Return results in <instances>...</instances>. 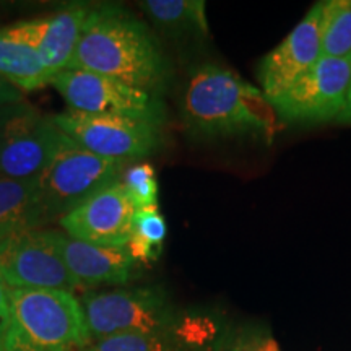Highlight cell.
I'll return each instance as SVG.
<instances>
[{"instance_id":"obj_5","label":"cell","mask_w":351,"mask_h":351,"mask_svg":"<svg viewBox=\"0 0 351 351\" xmlns=\"http://www.w3.org/2000/svg\"><path fill=\"white\" fill-rule=\"evenodd\" d=\"M91 341L122 333L168 330L178 322L168 293L160 287L116 288L80 298Z\"/></svg>"},{"instance_id":"obj_25","label":"cell","mask_w":351,"mask_h":351,"mask_svg":"<svg viewBox=\"0 0 351 351\" xmlns=\"http://www.w3.org/2000/svg\"><path fill=\"white\" fill-rule=\"evenodd\" d=\"M339 122H346V124H351V98H350L348 108H346L345 112L341 114V117L339 119Z\"/></svg>"},{"instance_id":"obj_23","label":"cell","mask_w":351,"mask_h":351,"mask_svg":"<svg viewBox=\"0 0 351 351\" xmlns=\"http://www.w3.org/2000/svg\"><path fill=\"white\" fill-rule=\"evenodd\" d=\"M10 322V307H8V287L0 278V351H5V337Z\"/></svg>"},{"instance_id":"obj_18","label":"cell","mask_w":351,"mask_h":351,"mask_svg":"<svg viewBox=\"0 0 351 351\" xmlns=\"http://www.w3.org/2000/svg\"><path fill=\"white\" fill-rule=\"evenodd\" d=\"M34 189L36 179L0 176V241L34 230Z\"/></svg>"},{"instance_id":"obj_14","label":"cell","mask_w":351,"mask_h":351,"mask_svg":"<svg viewBox=\"0 0 351 351\" xmlns=\"http://www.w3.org/2000/svg\"><path fill=\"white\" fill-rule=\"evenodd\" d=\"M64 261L82 291L99 287H124L130 282L137 262L127 247H106L70 238L57 230Z\"/></svg>"},{"instance_id":"obj_8","label":"cell","mask_w":351,"mask_h":351,"mask_svg":"<svg viewBox=\"0 0 351 351\" xmlns=\"http://www.w3.org/2000/svg\"><path fill=\"white\" fill-rule=\"evenodd\" d=\"M0 278L13 289L82 291L64 261L57 230H26L0 241Z\"/></svg>"},{"instance_id":"obj_9","label":"cell","mask_w":351,"mask_h":351,"mask_svg":"<svg viewBox=\"0 0 351 351\" xmlns=\"http://www.w3.org/2000/svg\"><path fill=\"white\" fill-rule=\"evenodd\" d=\"M350 98L351 60L320 57L309 72L270 103L280 121L315 124L339 121Z\"/></svg>"},{"instance_id":"obj_17","label":"cell","mask_w":351,"mask_h":351,"mask_svg":"<svg viewBox=\"0 0 351 351\" xmlns=\"http://www.w3.org/2000/svg\"><path fill=\"white\" fill-rule=\"evenodd\" d=\"M140 8L168 33L207 38L210 26L204 0H145Z\"/></svg>"},{"instance_id":"obj_24","label":"cell","mask_w":351,"mask_h":351,"mask_svg":"<svg viewBox=\"0 0 351 351\" xmlns=\"http://www.w3.org/2000/svg\"><path fill=\"white\" fill-rule=\"evenodd\" d=\"M25 93H21L19 88H15L10 83L0 78V109H7L15 104L23 103Z\"/></svg>"},{"instance_id":"obj_7","label":"cell","mask_w":351,"mask_h":351,"mask_svg":"<svg viewBox=\"0 0 351 351\" xmlns=\"http://www.w3.org/2000/svg\"><path fill=\"white\" fill-rule=\"evenodd\" d=\"M54 122L73 143L101 158L116 161L142 160L160 145V121L130 116H93L65 111Z\"/></svg>"},{"instance_id":"obj_20","label":"cell","mask_w":351,"mask_h":351,"mask_svg":"<svg viewBox=\"0 0 351 351\" xmlns=\"http://www.w3.org/2000/svg\"><path fill=\"white\" fill-rule=\"evenodd\" d=\"M322 57L351 60V0L327 2Z\"/></svg>"},{"instance_id":"obj_22","label":"cell","mask_w":351,"mask_h":351,"mask_svg":"<svg viewBox=\"0 0 351 351\" xmlns=\"http://www.w3.org/2000/svg\"><path fill=\"white\" fill-rule=\"evenodd\" d=\"M231 351H280V348L267 333H249L241 337Z\"/></svg>"},{"instance_id":"obj_2","label":"cell","mask_w":351,"mask_h":351,"mask_svg":"<svg viewBox=\"0 0 351 351\" xmlns=\"http://www.w3.org/2000/svg\"><path fill=\"white\" fill-rule=\"evenodd\" d=\"M181 116L189 134L200 138L254 135L271 140L280 121L261 88L217 64L192 70L182 93Z\"/></svg>"},{"instance_id":"obj_26","label":"cell","mask_w":351,"mask_h":351,"mask_svg":"<svg viewBox=\"0 0 351 351\" xmlns=\"http://www.w3.org/2000/svg\"><path fill=\"white\" fill-rule=\"evenodd\" d=\"M12 108V106H10ZM10 108H7V109H0V125H2V122H3V117H5V114H7V111Z\"/></svg>"},{"instance_id":"obj_4","label":"cell","mask_w":351,"mask_h":351,"mask_svg":"<svg viewBox=\"0 0 351 351\" xmlns=\"http://www.w3.org/2000/svg\"><path fill=\"white\" fill-rule=\"evenodd\" d=\"M124 161L108 160L70 143L36 178L34 230L47 228L101 189L121 181Z\"/></svg>"},{"instance_id":"obj_10","label":"cell","mask_w":351,"mask_h":351,"mask_svg":"<svg viewBox=\"0 0 351 351\" xmlns=\"http://www.w3.org/2000/svg\"><path fill=\"white\" fill-rule=\"evenodd\" d=\"M51 85L62 96L69 111L152 121H160L161 117L160 101L155 95L88 70H64L52 78Z\"/></svg>"},{"instance_id":"obj_3","label":"cell","mask_w":351,"mask_h":351,"mask_svg":"<svg viewBox=\"0 0 351 351\" xmlns=\"http://www.w3.org/2000/svg\"><path fill=\"white\" fill-rule=\"evenodd\" d=\"M8 307L5 351H82L91 343L73 293L8 288Z\"/></svg>"},{"instance_id":"obj_12","label":"cell","mask_w":351,"mask_h":351,"mask_svg":"<svg viewBox=\"0 0 351 351\" xmlns=\"http://www.w3.org/2000/svg\"><path fill=\"white\" fill-rule=\"evenodd\" d=\"M134 217V204L122 182L117 181L60 218L59 226L73 239L106 247H127Z\"/></svg>"},{"instance_id":"obj_15","label":"cell","mask_w":351,"mask_h":351,"mask_svg":"<svg viewBox=\"0 0 351 351\" xmlns=\"http://www.w3.org/2000/svg\"><path fill=\"white\" fill-rule=\"evenodd\" d=\"M210 346L204 320H179L168 330L122 333L91 341L82 351H204Z\"/></svg>"},{"instance_id":"obj_13","label":"cell","mask_w":351,"mask_h":351,"mask_svg":"<svg viewBox=\"0 0 351 351\" xmlns=\"http://www.w3.org/2000/svg\"><path fill=\"white\" fill-rule=\"evenodd\" d=\"M91 5L65 7L43 19L10 25L19 36L32 43L51 78L69 69Z\"/></svg>"},{"instance_id":"obj_21","label":"cell","mask_w":351,"mask_h":351,"mask_svg":"<svg viewBox=\"0 0 351 351\" xmlns=\"http://www.w3.org/2000/svg\"><path fill=\"white\" fill-rule=\"evenodd\" d=\"M121 182L135 210L158 205L160 189H158L155 168L150 163H135L125 168Z\"/></svg>"},{"instance_id":"obj_19","label":"cell","mask_w":351,"mask_h":351,"mask_svg":"<svg viewBox=\"0 0 351 351\" xmlns=\"http://www.w3.org/2000/svg\"><path fill=\"white\" fill-rule=\"evenodd\" d=\"M166 232V219L158 205L135 210L134 228L127 251L137 263L155 262L163 251Z\"/></svg>"},{"instance_id":"obj_6","label":"cell","mask_w":351,"mask_h":351,"mask_svg":"<svg viewBox=\"0 0 351 351\" xmlns=\"http://www.w3.org/2000/svg\"><path fill=\"white\" fill-rule=\"evenodd\" d=\"M70 143L54 117L25 99L8 109L0 125V176L36 179Z\"/></svg>"},{"instance_id":"obj_11","label":"cell","mask_w":351,"mask_h":351,"mask_svg":"<svg viewBox=\"0 0 351 351\" xmlns=\"http://www.w3.org/2000/svg\"><path fill=\"white\" fill-rule=\"evenodd\" d=\"M326 8L327 2L315 3L293 32L262 59L257 78L269 101L288 91L322 57Z\"/></svg>"},{"instance_id":"obj_1","label":"cell","mask_w":351,"mask_h":351,"mask_svg":"<svg viewBox=\"0 0 351 351\" xmlns=\"http://www.w3.org/2000/svg\"><path fill=\"white\" fill-rule=\"evenodd\" d=\"M116 78L155 95L168 78V60L155 34L137 16L116 5L91 7L67 70Z\"/></svg>"},{"instance_id":"obj_16","label":"cell","mask_w":351,"mask_h":351,"mask_svg":"<svg viewBox=\"0 0 351 351\" xmlns=\"http://www.w3.org/2000/svg\"><path fill=\"white\" fill-rule=\"evenodd\" d=\"M0 78L21 93L51 85V75L32 43L19 36L12 26L0 28Z\"/></svg>"}]
</instances>
